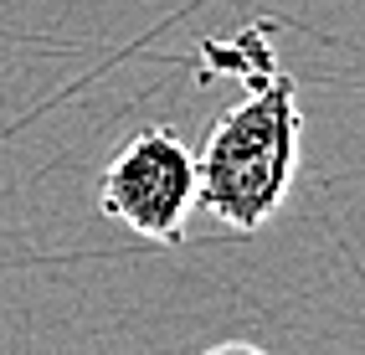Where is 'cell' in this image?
Returning a JSON list of instances; mask_svg holds the SVG:
<instances>
[{
  "label": "cell",
  "instance_id": "6da1fadb",
  "mask_svg": "<svg viewBox=\"0 0 365 355\" xmlns=\"http://www.w3.org/2000/svg\"><path fill=\"white\" fill-rule=\"evenodd\" d=\"M304 108L299 83L267 73L247 98L216 113L196 155V206L232 232H257L283 211L299 180Z\"/></svg>",
  "mask_w": 365,
  "mask_h": 355
},
{
  "label": "cell",
  "instance_id": "7a4b0ae2",
  "mask_svg": "<svg viewBox=\"0 0 365 355\" xmlns=\"http://www.w3.org/2000/svg\"><path fill=\"white\" fill-rule=\"evenodd\" d=\"M98 206L108 222L150 237L160 247H180L185 222L196 211V150L175 129L144 124L103 165Z\"/></svg>",
  "mask_w": 365,
  "mask_h": 355
},
{
  "label": "cell",
  "instance_id": "3957f363",
  "mask_svg": "<svg viewBox=\"0 0 365 355\" xmlns=\"http://www.w3.org/2000/svg\"><path fill=\"white\" fill-rule=\"evenodd\" d=\"M201 355H267V350H257V345H247V340H222V345H211V350H201Z\"/></svg>",
  "mask_w": 365,
  "mask_h": 355
}]
</instances>
